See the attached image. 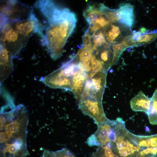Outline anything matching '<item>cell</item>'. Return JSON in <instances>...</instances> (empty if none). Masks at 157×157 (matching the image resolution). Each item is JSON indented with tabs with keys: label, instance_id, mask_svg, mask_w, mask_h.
Returning a JSON list of instances; mask_svg holds the SVG:
<instances>
[{
	"label": "cell",
	"instance_id": "obj_2",
	"mask_svg": "<svg viewBox=\"0 0 157 157\" xmlns=\"http://www.w3.org/2000/svg\"><path fill=\"white\" fill-rule=\"evenodd\" d=\"M37 7L49 23L43 42L51 58L57 60L61 56L67 41L75 28L76 15L68 9L60 8L50 1H40Z\"/></svg>",
	"mask_w": 157,
	"mask_h": 157
},
{
	"label": "cell",
	"instance_id": "obj_17",
	"mask_svg": "<svg viewBox=\"0 0 157 157\" xmlns=\"http://www.w3.org/2000/svg\"><path fill=\"white\" fill-rule=\"evenodd\" d=\"M54 152L56 157H76L70 151L66 148H63Z\"/></svg>",
	"mask_w": 157,
	"mask_h": 157
},
{
	"label": "cell",
	"instance_id": "obj_14",
	"mask_svg": "<svg viewBox=\"0 0 157 157\" xmlns=\"http://www.w3.org/2000/svg\"><path fill=\"white\" fill-rule=\"evenodd\" d=\"M150 109L147 114L149 123L152 125L157 124V88L151 98Z\"/></svg>",
	"mask_w": 157,
	"mask_h": 157
},
{
	"label": "cell",
	"instance_id": "obj_3",
	"mask_svg": "<svg viewBox=\"0 0 157 157\" xmlns=\"http://www.w3.org/2000/svg\"><path fill=\"white\" fill-rule=\"evenodd\" d=\"M1 43L13 58L26 44L28 39L21 35L13 22H8L1 27Z\"/></svg>",
	"mask_w": 157,
	"mask_h": 157
},
{
	"label": "cell",
	"instance_id": "obj_19",
	"mask_svg": "<svg viewBox=\"0 0 157 157\" xmlns=\"http://www.w3.org/2000/svg\"><path fill=\"white\" fill-rule=\"evenodd\" d=\"M145 130L147 131H148L149 130V129L148 127L147 126L145 128Z\"/></svg>",
	"mask_w": 157,
	"mask_h": 157
},
{
	"label": "cell",
	"instance_id": "obj_8",
	"mask_svg": "<svg viewBox=\"0 0 157 157\" xmlns=\"http://www.w3.org/2000/svg\"><path fill=\"white\" fill-rule=\"evenodd\" d=\"M13 23L19 33L24 37L28 38L33 34L36 33L43 37L38 21L32 13L28 18Z\"/></svg>",
	"mask_w": 157,
	"mask_h": 157
},
{
	"label": "cell",
	"instance_id": "obj_9",
	"mask_svg": "<svg viewBox=\"0 0 157 157\" xmlns=\"http://www.w3.org/2000/svg\"><path fill=\"white\" fill-rule=\"evenodd\" d=\"M107 72H98L92 77L88 78L90 83L88 97L102 101L106 86Z\"/></svg>",
	"mask_w": 157,
	"mask_h": 157
},
{
	"label": "cell",
	"instance_id": "obj_13",
	"mask_svg": "<svg viewBox=\"0 0 157 157\" xmlns=\"http://www.w3.org/2000/svg\"><path fill=\"white\" fill-rule=\"evenodd\" d=\"M120 13L119 24L131 28L134 22L133 6L126 3L120 4L118 8Z\"/></svg>",
	"mask_w": 157,
	"mask_h": 157
},
{
	"label": "cell",
	"instance_id": "obj_16",
	"mask_svg": "<svg viewBox=\"0 0 157 157\" xmlns=\"http://www.w3.org/2000/svg\"><path fill=\"white\" fill-rule=\"evenodd\" d=\"M111 47L114 53V65L117 63L121 53L125 48L121 43L112 44Z\"/></svg>",
	"mask_w": 157,
	"mask_h": 157
},
{
	"label": "cell",
	"instance_id": "obj_12",
	"mask_svg": "<svg viewBox=\"0 0 157 157\" xmlns=\"http://www.w3.org/2000/svg\"><path fill=\"white\" fill-rule=\"evenodd\" d=\"M151 102V98L147 97L140 91L131 99L130 104L133 111L143 112L147 114L150 109Z\"/></svg>",
	"mask_w": 157,
	"mask_h": 157
},
{
	"label": "cell",
	"instance_id": "obj_5",
	"mask_svg": "<svg viewBox=\"0 0 157 157\" xmlns=\"http://www.w3.org/2000/svg\"><path fill=\"white\" fill-rule=\"evenodd\" d=\"M115 120H110L98 126L96 131L88 138L86 142L90 146L105 145L115 140Z\"/></svg>",
	"mask_w": 157,
	"mask_h": 157
},
{
	"label": "cell",
	"instance_id": "obj_10",
	"mask_svg": "<svg viewBox=\"0 0 157 157\" xmlns=\"http://www.w3.org/2000/svg\"><path fill=\"white\" fill-rule=\"evenodd\" d=\"M13 56L0 44V83L3 82L12 73L14 69Z\"/></svg>",
	"mask_w": 157,
	"mask_h": 157
},
{
	"label": "cell",
	"instance_id": "obj_11",
	"mask_svg": "<svg viewBox=\"0 0 157 157\" xmlns=\"http://www.w3.org/2000/svg\"><path fill=\"white\" fill-rule=\"evenodd\" d=\"M89 78L88 73L78 67L72 77V88L71 91L78 100L83 91L85 82Z\"/></svg>",
	"mask_w": 157,
	"mask_h": 157
},
{
	"label": "cell",
	"instance_id": "obj_7",
	"mask_svg": "<svg viewBox=\"0 0 157 157\" xmlns=\"http://www.w3.org/2000/svg\"><path fill=\"white\" fill-rule=\"evenodd\" d=\"M100 30L107 42L111 45L121 43L133 34L130 28L117 23H110Z\"/></svg>",
	"mask_w": 157,
	"mask_h": 157
},
{
	"label": "cell",
	"instance_id": "obj_15",
	"mask_svg": "<svg viewBox=\"0 0 157 157\" xmlns=\"http://www.w3.org/2000/svg\"><path fill=\"white\" fill-rule=\"evenodd\" d=\"M157 38V30L146 31L142 33L139 40L135 44V47L150 44Z\"/></svg>",
	"mask_w": 157,
	"mask_h": 157
},
{
	"label": "cell",
	"instance_id": "obj_6",
	"mask_svg": "<svg viewBox=\"0 0 157 157\" xmlns=\"http://www.w3.org/2000/svg\"><path fill=\"white\" fill-rule=\"evenodd\" d=\"M78 106L84 114L94 119L98 126L110 120L104 113L102 101L86 98L78 102Z\"/></svg>",
	"mask_w": 157,
	"mask_h": 157
},
{
	"label": "cell",
	"instance_id": "obj_1",
	"mask_svg": "<svg viewBox=\"0 0 157 157\" xmlns=\"http://www.w3.org/2000/svg\"><path fill=\"white\" fill-rule=\"evenodd\" d=\"M0 157H26L28 116L23 104L2 107L0 112Z\"/></svg>",
	"mask_w": 157,
	"mask_h": 157
},
{
	"label": "cell",
	"instance_id": "obj_4",
	"mask_svg": "<svg viewBox=\"0 0 157 157\" xmlns=\"http://www.w3.org/2000/svg\"><path fill=\"white\" fill-rule=\"evenodd\" d=\"M32 13L28 6L20 1H4L0 6L1 21L17 22L28 18Z\"/></svg>",
	"mask_w": 157,
	"mask_h": 157
},
{
	"label": "cell",
	"instance_id": "obj_18",
	"mask_svg": "<svg viewBox=\"0 0 157 157\" xmlns=\"http://www.w3.org/2000/svg\"><path fill=\"white\" fill-rule=\"evenodd\" d=\"M42 157H56L54 152L47 150H44Z\"/></svg>",
	"mask_w": 157,
	"mask_h": 157
}]
</instances>
